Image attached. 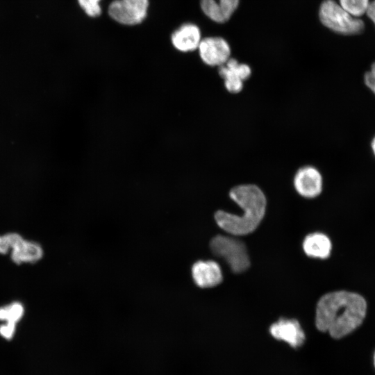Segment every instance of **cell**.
<instances>
[{
    "label": "cell",
    "instance_id": "4fadbf2b",
    "mask_svg": "<svg viewBox=\"0 0 375 375\" xmlns=\"http://www.w3.org/2000/svg\"><path fill=\"white\" fill-rule=\"evenodd\" d=\"M303 249L309 257L325 259L330 255L331 242L326 235L313 233L305 238L303 242Z\"/></svg>",
    "mask_w": 375,
    "mask_h": 375
},
{
    "label": "cell",
    "instance_id": "7c38bea8",
    "mask_svg": "<svg viewBox=\"0 0 375 375\" xmlns=\"http://www.w3.org/2000/svg\"><path fill=\"white\" fill-rule=\"evenodd\" d=\"M239 3L240 0H200V8L210 20L223 24L230 19Z\"/></svg>",
    "mask_w": 375,
    "mask_h": 375
},
{
    "label": "cell",
    "instance_id": "2e32d148",
    "mask_svg": "<svg viewBox=\"0 0 375 375\" xmlns=\"http://www.w3.org/2000/svg\"><path fill=\"white\" fill-rule=\"evenodd\" d=\"M340 5L352 16L358 17L367 12L369 0H339Z\"/></svg>",
    "mask_w": 375,
    "mask_h": 375
},
{
    "label": "cell",
    "instance_id": "277c9868",
    "mask_svg": "<svg viewBox=\"0 0 375 375\" xmlns=\"http://www.w3.org/2000/svg\"><path fill=\"white\" fill-rule=\"evenodd\" d=\"M211 251L222 258L234 273H242L250 266V260L244 242L233 237L217 235L210 243Z\"/></svg>",
    "mask_w": 375,
    "mask_h": 375
},
{
    "label": "cell",
    "instance_id": "7402d4cb",
    "mask_svg": "<svg viewBox=\"0 0 375 375\" xmlns=\"http://www.w3.org/2000/svg\"><path fill=\"white\" fill-rule=\"evenodd\" d=\"M370 147L374 156L375 157V135L372 138L370 142Z\"/></svg>",
    "mask_w": 375,
    "mask_h": 375
},
{
    "label": "cell",
    "instance_id": "7a4b0ae2",
    "mask_svg": "<svg viewBox=\"0 0 375 375\" xmlns=\"http://www.w3.org/2000/svg\"><path fill=\"white\" fill-rule=\"evenodd\" d=\"M230 198L242 209L241 215L218 210L215 214L217 225L233 235L253 232L261 222L266 210L267 199L262 190L254 184H242L229 192Z\"/></svg>",
    "mask_w": 375,
    "mask_h": 375
},
{
    "label": "cell",
    "instance_id": "3957f363",
    "mask_svg": "<svg viewBox=\"0 0 375 375\" xmlns=\"http://www.w3.org/2000/svg\"><path fill=\"white\" fill-rule=\"evenodd\" d=\"M318 15L321 23L338 34L356 35L365 30L364 22L352 16L335 0H324Z\"/></svg>",
    "mask_w": 375,
    "mask_h": 375
},
{
    "label": "cell",
    "instance_id": "ba28073f",
    "mask_svg": "<svg viewBox=\"0 0 375 375\" xmlns=\"http://www.w3.org/2000/svg\"><path fill=\"white\" fill-rule=\"evenodd\" d=\"M218 74L224 80L226 90L231 94H238L242 90L244 82L251 76V69L248 65L230 58L218 67Z\"/></svg>",
    "mask_w": 375,
    "mask_h": 375
},
{
    "label": "cell",
    "instance_id": "e0dca14e",
    "mask_svg": "<svg viewBox=\"0 0 375 375\" xmlns=\"http://www.w3.org/2000/svg\"><path fill=\"white\" fill-rule=\"evenodd\" d=\"M23 238L18 233H7L0 236V253L6 254L10 248H14L23 240Z\"/></svg>",
    "mask_w": 375,
    "mask_h": 375
},
{
    "label": "cell",
    "instance_id": "6da1fadb",
    "mask_svg": "<svg viewBox=\"0 0 375 375\" xmlns=\"http://www.w3.org/2000/svg\"><path fill=\"white\" fill-rule=\"evenodd\" d=\"M366 311L367 303L361 295L344 290L329 292L317 303L315 325L319 331L340 339L362 324Z\"/></svg>",
    "mask_w": 375,
    "mask_h": 375
},
{
    "label": "cell",
    "instance_id": "30bf717a",
    "mask_svg": "<svg viewBox=\"0 0 375 375\" xmlns=\"http://www.w3.org/2000/svg\"><path fill=\"white\" fill-rule=\"evenodd\" d=\"M201 39L199 27L193 23L183 24L171 35L173 47L183 53L197 50Z\"/></svg>",
    "mask_w": 375,
    "mask_h": 375
},
{
    "label": "cell",
    "instance_id": "ac0fdd59",
    "mask_svg": "<svg viewBox=\"0 0 375 375\" xmlns=\"http://www.w3.org/2000/svg\"><path fill=\"white\" fill-rule=\"evenodd\" d=\"M77 1L85 13L90 17H99L102 12L100 4L101 0H77Z\"/></svg>",
    "mask_w": 375,
    "mask_h": 375
},
{
    "label": "cell",
    "instance_id": "9a60e30c",
    "mask_svg": "<svg viewBox=\"0 0 375 375\" xmlns=\"http://www.w3.org/2000/svg\"><path fill=\"white\" fill-rule=\"evenodd\" d=\"M24 308L22 303L14 302L0 308V320L17 323L23 316Z\"/></svg>",
    "mask_w": 375,
    "mask_h": 375
},
{
    "label": "cell",
    "instance_id": "d6986e66",
    "mask_svg": "<svg viewBox=\"0 0 375 375\" xmlns=\"http://www.w3.org/2000/svg\"><path fill=\"white\" fill-rule=\"evenodd\" d=\"M363 81L365 86L375 96V61L372 64L369 70L365 73Z\"/></svg>",
    "mask_w": 375,
    "mask_h": 375
},
{
    "label": "cell",
    "instance_id": "44dd1931",
    "mask_svg": "<svg viewBox=\"0 0 375 375\" xmlns=\"http://www.w3.org/2000/svg\"><path fill=\"white\" fill-rule=\"evenodd\" d=\"M366 12L368 17L372 20L375 26V0L369 3Z\"/></svg>",
    "mask_w": 375,
    "mask_h": 375
},
{
    "label": "cell",
    "instance_id": "5b68a950",
    "mask_svg": "<svg viewBox=\"0 0 375 375\" xmlns=\"http://www.w3.org/2000/svg\"><path fill=\"white\" fill-rule=\"evenodd\" d=\"M149 6V0H114L108 6V13L119 24L135 26L147 17Z\"/></svg>",
    "mask_w": 375,
    "mask_h": 375
},
{
    "label": "cell",
    "instance_id": "ffe728a7",
    "mask_svg": "<svg viewBox=\"0 0 375 375\" xmlns=\"http://www.w3.org/2000/svg\"><path fill=\"white\" fill-rule=\"evenodd\" d=\"M16 323L7 322L6 324L0 326V335L5 339L10 340L12 338Z\"/></svg>",
    "mask_w": 375,
    "mask_h": 375
},
{
    "label": "cell",
    "instance_id": "9c48e42d",
    "mask_svg": "<svg viewBox=\"0 0 375 375\" xmlns=\"http://www.w3.org/2000/svg\"><path fill=\"white\" fill-rule=\"evenodd\" d=\"M272 337L287 342L293 348L301 347L305 341V334L299 322L294 319L281 318L269 327Z\"/></svg>",
    "mask_w": 375,
    "mask_h": 375
},
{
    "label": "cell",
    "instance_id": "603a6c76",
    "mask_svg": "<svg viewBox=\"0 0 375 375\" xmlns=\"http://www.w3.org/2000/svg\"><path fill=\"white\" fill-rule=\"evenodd\" d=\"M374 365H375V353H374Z\"/></svg>",
    "mask_w": 375,
    "mask_h": 375
},
{
    "label": "cell",
    "instance_id": "52a82bcc",
    "mask_svg": "<svg viewBox=\"0 0 375 375\" xmlns=\"http://www.w3.org/2000/svg\"><path fill=\"white\" fill-rule=\"evenodd\" d=\"M293 184L295 190L301 197L312 199L319 196L323 189V177L314 166L300 167L294 174Z\"/></svg>",
    "mask_w": 375,
    "mask_h": 375
},
{
    "label": "cell",
    "instance_id": "8fae6325",
    "mask_svg": "<svg viewBox=\"0 0 375 375\" xmlns=\"http://www.w3.org/2000/svg\"><path fill=\"white\" fill-rule=\"evenodd\" d=\"M192 278L199 287L212 288L219 284L222 273L219 265L212 260H199L192 267Z\"/></svg>",
    "mask_w": 375,
    "mask_h": 375
},
{
    "label": "cell",
    "instance_id": "5bb4252c",
    "mask_svg": "<svg viewBox=\"0 0 375 375\" xmlns=\"http://www.w3.org/2000/svg\"><path fill=\"white\" fill-rule=\"evenodd\" d=\"M43 255L40 245L35 242L23 240L12 249L11 259L19 265L22 262L34 263Z\"/></svg>",
    "mask_w": 375,
    "mask_h": 375
},
{
    "label": "cell",
    "instance_id": "8992f818",
    "mask_svg": "<svg viewBox=\"0 0 375 375\" xmlns=\"http://www.w3.org/2000/svg\"><path fill=\"white\" fill-rule=\"evenodd\" d=\"M197 50L201 61L210 67L224 65L231 58V53L228 42L219 36L202 38Z\"/></svg>",
    "mask_w": 375,
    "mask_h": 375
}]
</instances>
